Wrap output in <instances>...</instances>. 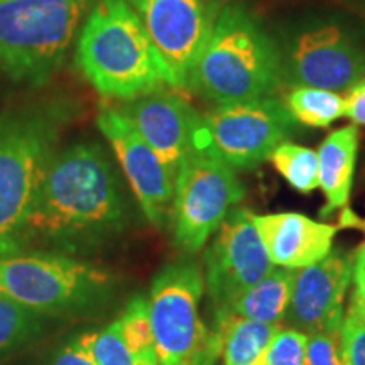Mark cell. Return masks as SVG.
I'll return each mask as SVG.
<instances>
[{
    "label": "cell",
    "instance_id": "6da1fadb",
    "mask_svg": "<svg viewBox=\"0 0 365 365\" xmlns=\"http://www.w3.org/2000/svg\"><path fill=\"white\" fill-rule=\"evenodd\" d=\"M125 203L110 158L98 143H76L49 159L22 242L78 250L124 225Z\"/></svg>",
    "mask_w": 365,
    "mask_h": 365
},
{
    "label": "cell",
    "instance_id": "7a4b0ae2",
    "mask_svg": "<svg viewBox=\"0 0 365 365\" xmlns=\"http://www.w3.org/2000/svg\"><path fill=\"white\" fill-rule=\"evenodd\" d=\"M76 66L105 98L127 102L171 86L158 49L127 0H95L78 34Z\"/></svg>",
    "mask_w": 365,
    "mask_h": 365
},
{
    "label": "cell",
    "instance_id": "3957f363",
    "mask_svg": "<svg viewBox=\"0 0 365 365\" xmlns=\"http://www.w3.org/2000/svg\"><path fill=\"white\" fill-rule=\"evenodd\" d=\"M282 80V51L252 11L227 2L191 71L188 86L215 105L271 97Z\"/></svg>",
    "mask_w": 365,
    "mask_h": 365
},
{
    "label": "cell",
    "instance_id": "277c9868",
    "mask_svg": "<svg viewBox=\"0 0 365 365\" xmlns=\"http://www.w3.org/2000/svg\"><path fill=\"white\" fill-rule=\"evenodd\" d=\"M68 117V103L29 105L0 115V255L21 247L27 217Z\"/></svg>",
    "mask_w": 365,
    "mask_h": 365
},
{
    "label": "cell",
    "instance_id": "5b68a950",
    "mask_svg": "<svg viewBox=\"0 0 365 365\" xmlns=\"http://www.w3.org/2000/svg\"><path fill=\"white\" fill-rule=\"evenodd\" d=\"M88 11V0H2L0 71L21 83H46L65 61Z\"/></svg>",
    "mask_w": 365,
    "mask_h": 365
},
{
    "label": "cell",
    "instance_id": "8992f818",
    "mask_svg": "<svg viewBox=\"0 0 365 365\" xmlns=\"http://www.w3.org/2000/svg\"><path fill=\"white\" fill-rule=\"evenodd\" d=\"M107 269L58 254L0 255V294L44 317L95 313L112 298Z\"/></svg>",
    "mask_w": 365,
    "mask_h": 365
},
{
    "label": "cell",
    "instance_id": "52a82bcc",
    "mask_svg": "<svg viewBox=\"0 0 365 365\" xmlns=\"http://www.w3.org/2000/svg\"><path fill=\"white\" fill-rule=\"evenodd\" d=\"M205 289L198 264L180 261L163 267L153 279L149 318L159 365H215L223 335L200 317Z\"/></svg>",
    "mask_w": 365,
    "mask_h": 365
},
{
    "label": "cell",
    "instance_id": "ba28073f",
    "mask_svg": "<svg viewBox=\"0 0 365 365\" xmlns=\"http://www.w3.org/2000/svg\"><path fill=\"white\" fill-rule=\"evenodd\" d=\"M298 122L276 97L217 105L202 115L196 149L220 159L232 170H254L289 139Z\"/></svg>",
    "mask_w": 365,
    "mask_h": 365
},
{
    "label": "cell",
    "instance_id": "9c48e42d",
    "mask_svg": "<svg viewBox=\"0 0 365 365\" xmlns=\"http://www.w3.org/2000/svg\"><path fill=\"white\" fill-rule=\"evenodd\" d=\"M244 196L235 170L203 150L186 154L178 168L173 196L176 247L186 254L200 252Z\"/></svg>",
    "mask_w": 365,
    "mask_h": 365
},
{
    "label": "cell",
    "instance_id": "30bf717a",
    "mask_svg": "<svg viewBox=\"0 0 365 365\" xmlns=\"http://www.w3.org/2000/svg\"><path fill=\"white\" fill-rule=\"evenodd\" d=\"M294 85L339 93L365 76V46L349 26L313 19L298 26L282 53V76Z\"/></svg>",
    "mask_w": 365,
    "mask_h": 365
},
{
    "label": "cell",
    "instance_id": "8fae6325",
    "mask_svg": "<svg viewBox=\"0 0 365 365\" xmlns=\"http://www.w3.org/2000/svg\"><path fill=\"white\" fill-rule=\"evenodd\" d=\"M158 49L171 88H186L227 0H127Z\"/></svg>",
    "mask_w": 365,
    "mask_h": 365
},
{
    "label": "cell",
    "instance_id": "7c38bea8",
    "mask_svg": "<svg viewBox=\"0 0 365 365\" xmlns=\"http://www.w3.org/2000/svg\"><path fill=\"white\" fill-rule=\"evenodd\" d=\"M205 284L212 299L215 322L230 317V308L245 291L274 271L252 212L230 210L205 252Z\"/></svg>",
    "mask_w": 365,
    "mask_h": 365
},
{
    "label": "cell",
    "instance_id": "4fadbf2b",
    "mask_svg": "<svg viewBox=\"0 0 365 365\" xmlns=\"http://www.w3.org/2000/svg\"><path fill=\"white\" fill-rule=\"evenodd\" d=\"M97 124L110 143L144 215L153 225L164 228L171 220L175 196L170 171L118 108L103 107Z\"/></svg>",
    "mask_w": 365,
    "mask_h": 365
},
{
    "label": "cell",
    "instance_id": "5bb4252c",
    "mask_svg": "<svg viewBox=\"0 0 365 365\" xmlns=\"http://www.w3.org/2000/svg\"><path fill=\"white\" fill-rule=\"evenodd\" d=\"M118 110L153 148L175 180L182 159L196 149L202 115L185 97L166 88L122 102Z\"/></svg>",
    "mask_w": 365,
    "mask_h": 365
},
{
    "label": "cell",
    "instance_id": "9a60e30c",
    "mask_svg": "<svg viewBox=\"0 0 365 365\" xmlns=\"http://www.w3.org/2000/svg\"><path fill=\"white\" fill-rule=\"evenodd\" d=\"M350 274L352 255L344 249H331L322 261L304 267L296 274L284 323L304 335L340 331Z\"/></svg>",
    "mask_w": 365,
    "mask_h": 365
},
{
    "label": "cell",
    "instance_id": "2e32d148",
    "mask_svg": "<svg viewBox=\"0 0 365 365\" xmlns=\"http://www.w3.org/2000/svg\"><path fill=\"white\" fill-rule=\"evenodd\" d=\"M252 222L271 262L286 269H304L322 261L331 250L336 234V227L293 212L252 213Z\"/></svg>",
    "mask_w": 365,
    "mask_h": 365
},
{
    "label": "cell",
    "instance_id": "e0dca14e",
    "mask_svg": "<svg viewBox=\"0 0 365 365\" xmlns=\"http://www.w3.org/2000/svg\"><path fill=\"white\" fill-rule=\"evenodd\" d=\"M357 153L359 129L355 124L333 130L319 145L318 181L327 196V207L319 212L322 217H330L333 212L349 205Z\"/></svg>",
    "mask_w": 365,
    "mask_h": 365
},
{
    "label": "cell",
    "instance_id": "ac0fdd59",
    "mask_svg": "<svg viewBox=\"0 0 365 365\" xmlns=\"http://www.w3.org/2000/svg\"><path fill=\"white\" fill-rule=\"evenodd\" d=\"M296 274L293 269H274L232 304L230 314L281 327L293 298Z\"/></svg>",
    "mask_w": 365,
    "mask_h": 365
},
{
    "label": "cell",
    "instance_id": "d6986e66",
    "mask_svg": "<svg viewBox=\"0 0 365 365\" xmlns=\"http://www.w3.org/2000/svg\"><path fill=\"white\" fill-rule=\"evenodd\" d=\"M223 335V365H264V357L281 327L230 314L215 322Z\"/></svg>",
    "mask_w": 365,
    "mask_h": 365
},
{
    "label": "cell",
    "instance_id": "ffe728a7",
    "mask_svg": "<svg viewBox=\"0 0 365 365\" xmlns=\"http://www.w3.org/2000/svg\"><path fill=\"white\" fill-rule=\"evenodd\" d=\"M284 107L298 124L328 127L345 115V98L330 90L294 85L284 98Z\"/></svg>",
    "mask_w": 365,
    "mask_h": 365
},
{
    "label": "cell",
    "instance_id": "44dd1931",
    "mask_svg": "<svg viewBox=\"0 0 365 365\" xmlns=\"http://www.w3.org/2000/svg\"><path fill=\"white\" fill-rule=\"evenodd\" d=\"M48 317L0 294V359L29 345L43 333Z\"/></svg>",
    "mask_w": 365,
    "mask_h": 365
},
{
    "label": "cell",
    "instance_id": "7402d4cb",
    "mask_svg": "<svg viewBox=\"0 0 365 365\" xmlns=\"http://www.w3.org/2000/svg\"><path fill=\"white\" fill-rule=\"evenodd\" d=\"M124 344L135 365H159L153 327L149 318V299L135 294L118 317Z\"/></svg>",
    "mask_w": 365,
    "mask_h": 365
},
{
    "label": "cell",
    "instance_id": "603a6c76",
    "mask_svg": "<svg viewBox=\"0 0 365 365\" xmlns=\"http://www.w3.org/2000/svg\"><path fill=\"white\" fill-rule=\"evenodd\" d=\"M269 159L279 175L299 193L309 195L319 186L318 153L313 149L284 140L272 150Z\"/></svg>",
    "mask_w": 365,
    "mask_h": 365
},
{
    "label": "cell",
    "instance_id": "cb8c5ba5",
    "mask_svg": "<svg viewBox=\"0 0 365 365\" xmlns=\"http://www.w3.org/2000/svg\"><path fill=\"white\" fill-rule=\"evenodd\" d=\"M308 335L293 328H279L269 345L264 365H307Z\"/></svg>",
    "mask_w": 365,
    "mask_h": 365
},
{
    "label": "cell",
    "instance_id": "d4e9b609",
    "mask_svg": "<svg viewBox=\"0 0 365 365\" xmlns=\"http://www.w3.org/2000/svg\"><path fill=\"white\" fill-rule=\"evenodd\" d=\"M93 355L98 365H135L122 339L118 318L102 330L93 331Z\"/></svg>",
    "mask_w": 365,
    "mask_h": 365
},
{
    "label": "cell",
    "instance_id": "484cf974",
    "mask_svg": "<svg viewBox=\"0 0 365 365\" xmlns=\"http://www.w3.org/2000/svg\"><path fill=\"white\" fill-rule=\"evenodd\" d=\"M341 357L345 365H365V322L346 314L340 328Z\"/></svg>",
    "mask_w": 365,
    "mask_h": 365
},
{
    "label": "cell",
    "instance_id": "4316f807",
    "mask_svg": "<svg viewBox=\"0 0 365 365\" xmlns=\"http://www.w3.org/2000/svg\"><path fill=\"white\" fill-rule=\"evenodd\" d=\"M307 365H345L341 357L340 331H319L308 335Z\"/></svg>",
    "mask_w": 365,
    "mask_h": 365
},
{
    "label": "cell",
    "instance_id": "83f0119b",
    "mask_svg": "<svg viewBox=\"0 0 365 365\" xmlns=\"http://www.w3.org/2000/svg\"><path fill=\"white\" fill-rule=\"evenodd\" d=\"M49 365H98L93 355V331L80 333L63 344Z\"/></svg>",
    "mask_w": 365,
    "mask_h": 365
},
{
    "label": "cell",
    "instance_id": "f1b7e54d",
    "mask_svg": "<svg viewBox=\"0 0 365 365\" xmlns=\"http://www.w3.org/2000/svg\"><path fill=\"white\" fill-rule=\"evenodd\" d=\"M352 299L349 313L365 322V242L352 254Z\"/></svg>",
    "mask_w": 365,
    "mask_h": 365
},
{
    "label": "cell",
    "instance_id": "f546056e",
    "mask_svg": "<svg viewBox=\"0 0 365 365\" xmlns=\"http://www.w3.org/2000/svg\"><path fill=\"white\" fill-rule=\"evenodd\" d=\"M346 91L349 95L345 98V117L354 124L365 125V76Z\"/></svg>",
    "mask_w": 365,
    "mask_h": 365
},
{
    "label": "cell",
    "instance_id": "4dcf8cb0",
    "mask_svg": "<svg viewBox=\"0 0 365 365\" xmlns=\"http://www.w3.org/2000/svg\"><path fill=\"white\" fill-rule=\"evenodd\" d=\"M0 2H2V0H0Z\"/></svg>",
    "mask_w": 365,
    "mask_h": 365
}]
</instances>
